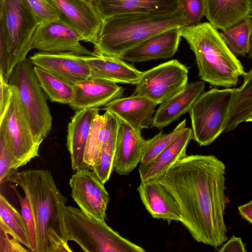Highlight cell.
<instances>
[{
	"mask_svg": "<svg viewBox=\"0 0 252 252\" xmlns=\"http://www.w3.org/2000/svg\"><path fill=\"white\" fill-rule=\"evenodd\" d=\"M33 68L42 90L51 101L71 103L74 94V85L40 67L34 65Z\"/></svg>",
	"mask_w": 252,
	"mask_h": 252,
	"instance_id": "cell-29",
	"label": "cell"
},
{
	"mask_svg": "<svg viewBox=\"0 0 252 252\" xmlns=\"http://www.w3.org/2000/svg\"><path fill=\"white\" fill-rule=\"evenodd\" d=\"M233 91L229 88L204 92L189 111L192 139L200 146L210 145L223 132Z\"/></svg>",
	"mask_w": 252,
	"mask_h": 252,
	"instance_id": "cell-8",
	"label": "cell"
},
{
	"mask_svg": "<svg viewBox=\"0 0 252 252\" xmlns=\"http://www.w3.org/2000/svg\"><path fill=\"white\" fill-rule=\"evenodd\" d=\"M90 69V79L135 85L142 71L117 57L95 53L82 56Z\"/></svg>",
	"mask_w": 252,
	"mask_h": 252,
	"instance_id": "cell-17",
	"label": "cell"
},
{
	"mask_svg": "<svg viewBox=\"0 0 252 252\" xmlns=\"http://www.w3.org/2000/svg\"><path fill=\"white\" fill-rule=\"evenodd\" d=\"M0 228L30 251L28 229L23 217L1 193L0 195Z\"/></svg>",
	"mask_w": 252,
	"mask_h": 252,
	"instance_id": "cell-28",
	"label": "cell"
},
{
	"mask_svg": "<svg viewBox=\"0 0 252 252\" xmlns=\"http://www.w3.org/2000/svg\"><path fill=\"white\" fill-rule=\"evenodd\" d=\"M95 53L120 58L121 56L157 34L190 25L183 10L174 13H128L102 19Z\"/></svg>",
	"mask_w": 252,
	"mask_h": 252,
	"instance_id": "cell-3",
	"label": "cell"
},
{
	"mask_svg": "<svg viewBox=\"0 0 252 252\" xmlns=\"http://www.w3.org/2000/svg\"><path fill=\"white\" fill-rule=\"evenodd\" d=\"M0 228V252H28L22 244Z\"/></svg>",
	"mask_w": 252,
	"mask_h": 252,
	"instance_id": "cell-37",
	"label": "cell"
},
{
	"mask_svg": "<svg viewBox=\"0 0 252 252\" xmlns=\"http://www.w3.org/2000/svg\"><path fill=\"white\" fill-rule=\"evenodd\" d=\"M104 184L87 168L75 171L69 179L71 195L79 208L88 216L105 221L110 197Z\"/></svg>",
	"mask_w": 252,
	"mask_h": 252,
	"instance_id": "cell-12",
	"label": "cell"
},
{
	"mask_svg": "<svg viewBox=\"0 0 252 252\" xmlns=\"http://www.w3.org/2000/svg\"><path fill=\"white\" fill-rule=\"evenodd\" d=\"M186 127V120L181 121L176 127L168 133L160 132L153 137L147 140L143 150L140 164H146L156 157L170 144Z\"/></svg>",
	"mask_w": 252,
	"mask_h": 252,
	"instance_id": "cell-31",
	"label": "cell"
},
{
	"mask_svg": "<svg viewBox=\"0 0 252 252\" xmlns=\"http://www.w3.org/2000/svg\"><path fill=\"white\" fill-rule=\"evenodd\" d=\"M116 141L117 138L102 146L92 170L103 184L109 180L113 170Z\"/></svg>",
	"mask_w": 252,
	"mask_h": 252,
	"instance_id": "cell-32",
	"label": "cell"
},
{
	"mask_svg": "<svg viewBox=\"0 0 252 252\" xmlns=\"http://www.w3.org/2000/svg\"><path fill=\"white\" fill-rule=\"evenodd\" d=\"M119 121L113 170L119 175H127L140 163L147 140L140 131L122 120Z\"/></svg>",
	"mask_w": 252,
	"mask_h": 252,
	"instance_id": "cell-15",
	"label": "cell"
},
{
	"mask_svg": "<svg viewBox=\"0 0 252 252\" xmlns=\"http://www.w3.org/2000/svg\"><path fill=\"white\" fill-rule=\"evenodd\" d=\"M252 8V0H251Z\"/></svg>",
	"mask_w": 252,
	"mask_h": 252,
	"instance_id": "cell-45",
	"label": "cell"
},
{
	"mask_svg": "<svg viewBox=\"0 0 252 252\" xmlns=\"http://www.w3.org/2000/svg\"><path fill=\"white\" fill-rule=\"evenodd\" d=\"M74 86V94L69 104L74 110L98 108L123 96L124 88L117 83L88 79Z\"/></svg>",
	"mask_w": 252,
	"mask_h": 252,
	"instance_id": "cell-20",
	"label": "cell"
},
{
	"mask_svg": "<svg viewBox=\"0 0 252 252\" xmlns=\"http://www.w3.org/2000/svg\"><path fill=\"white\" fill-rule=\"evenodd\" d=\"M252 122V116L249 119V120H248L247 122Z\"/></svg>",
	"mask_w": 252,
	"mask_h": 252,
	"instance_id": "cell-43",
	"label": "cell"
},
{
	"mask_svg": "<svg viewBox=\"0 0 252 252\" xmlns=\"http://www.w3.org/2000/svg\"><path fill=\"white\" fill-rule=\"evenodd\" d=\"M157 105L149 98L135 94L115 99L104 106L103 109L141 131L152 126Z\"/></svg>",
	"mask_w": 252,
	"mask_h": 252,
	"instance_id": "cell-18",
	"label": "cell"
},
{
	"mask_svg": "<svg viewBox=\"0 0 252 252\" xmlns=\"http://www.w3.org/2000/svg\"><path fill=\"white\" fill-rule=\"evenodd\" d=\"M66 238L87 252H144L141 247L121 236L105 222L88 216L80 208L65 206Z\"/></svg>",
	"mask_w": 252,
	"mask_h": 252,
	"instance_id": "cell-5",
	"label": "cell"
},
{
	"mask_svg": "<svg viewBox=\"0 0 252 252\" xmlns=\"http://www.w3.org/2000/svg\"><path fill=\"white\" fill-rule=\"evenodd\" d=\"M119 125L118 118L107 111L103 115L97 114L94 119L83 157L89 169L92 170L102 146L117 138Z\"/></svg>",
	"mask_w": 252,
	"mask_h": 252,
	"instance_id": "cell-26",
	"label": "cell"
},
{
	"mask_svg": "<svg viewBox=\"0 0 252 252\" xmlns=\"http://www.w3.org/2000/svg\"><path fill=\"white\" fill-rule=\"evenodd\" d=\"M29 59L33 65L43 68L73 85L90 77V67L82 56L39 51L30 56Z\"/></svg>",
	"mask_w": 252,
	"mask_h": 252,
	"instance_id": "cell-14",
	"label": "cell"
},
{
	"mask_svg": "<svg viewBox=\"0 0 252 252\" xmlns=\"http://www.w3.org/2000/svg\"><path fill=\"white\" fill-rule=\"evenodd\" d=\"M11 188L13 190L18 200L21 207V214L27 225L29 241L31 245V252H36V226L34 218L27 197L22 196L17 190L16 186L11 185Z\"/></svg>",
	"mask_w": 252,
	"mask_h": 252,
	"instance_id": "cell-34",
	"label": "cell"
},
{
	"mask_svg": "<svg viewBox=\"0 0 252 252\" xmlns=\"http://www.w3.org/2000/svg\"><path fill=\"white\" fill-rule=\"evenodd\" d=\"M12 90L8 82L0 76V118L4 114L9 105Z\"/></svg>",
	"mask_w": 252,
	"mask_h": 252,
	"instance_id": "cell-38",
	"label": "cell"
},
{
	"mask_svg": "<svg viewBox=\"0 0 252 252\" xmlns=\"http://www.w3.org/2000/svg\"><path fill=\"white\" fill-rule=\"evenodd\" d=\"M0 33L6 41L8 74L26 58L39 24L25 0H0Z\"/></svg>",
	"mask_w": 252,
	"mask_h": 252,
	"instance_id": "cell-7",
	"label": "cell"
},
{
	"mask_svg": "<svg viewBox=\"0 0 252 252\" xmlns=\"http://www.w3.org/2000/svg\"><path fill=\"white\" fill-rule=\"evenodd\" d=\"M182 28L170 29L151 36L124 53L120 59L134 63L171 58L178 49Z\"/></svg>",
	"mask_w": 252,
	"mask_h": 252,
	"instance_id": "cell-16",
	"label": "cell"
},
{
	"mask_svg": "<svg viewBox=\"0 0 252 252\" xmlns=\"http://www.w3.org/2000/svg\"><path fill=\"white\" fill-rule=\"evenodd\" d=\"M99 111L98 108L75 111L68 124L66 146L73 171L89 169L83 160L84 153L93 120Z\"/></svg>",
	"mask_w": 252,
	"mask_h": 252,
	"instance_id": "cell-23",
	"label": "cell"
},
{
	"mask_svg": "<svg viewBox=\"0 0 252 252\" xmlns=\"http://www.w3.org/2000/svg\"><path fill=\"white\" fill-rule=\"evenodd\" d=\"M242 85L233 89L230 105L223 126V132L235 129L252 116V68L243 76Z\"/></svg>",
	"mask_w": 252,
	"mask_h": 252,
	"instance_id": "cell-27",
	"label": "cell"
},
{
	"mask_svg": "<svg viewBox=\"0 0 252 252\" xmlns=\"http://www.w3.org/2000/svg\"><path fill=\"white\" fill-rule=\"evenodd\" d=\"M33 67L29 59L21 61L11 71L8 83L15 89L35 140L40 145L51 131L52 117Z\"/></svg>",
	"mask_w": 252,
	"mask_h": 252,
	"instance_id": "cell-6",
	"label": "cell"
},
{
	"mask_svg": "<svg viewBox=\"0 0 252 252\" xmlns=\"http://www.w3.org/2000/svg\"><path fill=\"white\" fill-rule=\"evenodd\" d=\"M181 36L193 52L200 78L211 85L229 88L246 72L218 29L209 22L182 28Z\"/></svg>",
	"mask_w": 252,
	"mask_h": 252,
	"instance_id": "cell-4",
	"label": "cell"
},
{
	"mask_svg": "<svg viewBox=\"0 0 252 252\" xmlns=\"http://www.w3.org/2000/svg\"><path fill=\"white\" fill-rule=\"evenodd\" d=\"M23 190L36 226V252H70L63 210L67 199L57 188L51 172L43 169L15 171L8 179Z\"/></svg>",
	"mask_w": 252,
	"mask_h": 252,
	"instance_id": "cell-2",
	"label": "cell"
},
{
	"mask_svg": "<svg viewBox=\"0 0 252 252\" xmlns=\"http://www.w3.org/2000/svg\"><path fill=\"white\" fill-rule=\"evenodd\" d=\"M238 210L241 216L252 224V199L249 202L240 206Z\"/></svg>",
	"mask_w": 252,
	"mask_h": 252,
	"instance_id": "cell-40",
	"label": "cell"
},
{
	"mask_svg": "<svg viewBox=\"0 0 252 252\" xmlns=\"http://www.w3.org/2000/svg\"><path fill=\"white\" fill-rule=\"evenodd\" d=\"M14 158L10 142L3 121H0V183L8 181L17 170L13 168Z\"/></svg>",
	"mask_w": 252,
	"mask_h": 252,
	"instance_id": "cell-33",
	"label": "cell"
},
{
	"mask_svg": "<svg viewBox=\"0 0 252 252\" xmlns=\"http://www.w3.org/2000/svg\"><path fill=\"white\" fill-rule=\"evenodd\" d=\"M248 54H249V57L251 59H252V34L251 39L250 49V51Z\"/></svg>",
	"mask_w": 252,
	"mask_h": 252,
	"instance_id": "cell-41",
	"label": "cell"
},
{
	"mask_svg": "<svg viewBox=\"0 0 252 252\" xmlns=\"http://www.w3.org/2000/svg\"><path fill=\"white\" fill-rule=\"evenodd\" d=\"M188 74L184 64L177 60H170L142 72L135 94L160 104L187 86Z\"/></svg>",
	"mask_w": 252,
	"mask_h": 252,
	"instance_id": "cell-9",
	"label": "cell"
},
{
	"mask_svg": "<svg viewBox=\"0 0 252 252\" xmlns=\"http://www.w3.org/2000/svg\"><path fill=\"white\" fill-rule=\"evenodd\" d=\"M230 50L238 56H245L250 51L252 34V18L248 16L220 32Z\"/></svg>",
	"mask_w": 252,
	"mask_h": 252,
	"instance_id": "cell-30",
	"label": "cell"
},
{
	"mask_svg": "<svg viewBox=\"0 0 252 252\" xmlns=\"http://www.w3.org/2000/svg\"><path fill=\"white\" fill-rule=\"evenodd\" d=\"M39 23L57 20L62 15L50 0H25Z\"/></svg>",
	"mask_w": 252,
	"mask_h": 252,
	"instance_id": "cell-35",
	"label": "cell"
},
{
	"mask_svg": "<svg viewBox=\"0 0 252 252\" xmlns=\"http://www.w3.org/2000/svg\"><path fill=\"white\" fill-rule=\"evenodd\" d=\"M183 12L190 25L200 23L205 16L206 7L204 0H181Z\"/></svg>",
	"mask_w": 252,
	"mask_h": 252,
	"instance_id": "cell-36",
	"label": "cell"
},
{
	"mask_svg": "<svg viewBox=\"0 0 252 252\" xmlns=\"http://www.w3.org/2000/svg\"><path fill=\"white\" fill-rule=\"evenodd\" d=\"M225 174L224 164L215 156L187 155L158 179L174 197L191 237L214 248L228 238Z\"/></svg>",
	"mask_w": 252,
	"mask_h": 252,
	"instance_id": "cell-1",
	"label": "cell"
},
{
	"mask_svg": "<svg viewBox=\"0 0 252 252\" xmlns=\"http://www.w3.org/2000/svg\"><path fill=\"white\" fill-rule=\"evenodd\" d=\"M219 252H245V245L241 238L233 235L218 250Z\"/></svg>",
	"mask_w": 252,
	"mask_h": 252,
	"instance_id": "cell-39",
	"label": "cell"
},
{
	"mask_svg": "<svg viewBox=\"0 0 252 252\" xmlns=\"http://www.w3.org/2000/svg\"><path fill=\"white\" fill-rule=\"evenodd\" d=\"M81 34L67 21L61 18L39 23L32 41V49L52 53H70L80 56L95 54L83 46Z\"/></svg>",
	"mask_w": 252,
	"mask_h": 252,
	"instance_id": "cell-11",
	"label": "cell"
},
{
	"mask_svg": "<svg viewBox=\"0 0 252 252\" xmlns=\"http://www.w3.org/2000/svg\"><path fill=\"white\" fill-rule=\"evenodd\" d=\"M205 86L203 81L192 82L160 104L154 115L151 126L161 129L189 112L197 98L204 92Z\"/></svg>",
	"mask_w": 252,
	"mask_h": 252,
	"instance_id": "cell-22",
	"label": "cell"
},
{
	"mask_svg": "<svg viewBox=\"0 0 252 252\" xmlns=\"http://www.w3.org/2000/svg\"><path fill=\"white\" fill-rule=\"evenodd\" d=\"M249 17H250L251 18H252V9L251 10V12H250V14L249 15Z\"/></svg>",
	"mask_w": 252,
	"mask_h": 252,
	"instance_id": "cell-42",
	"label": "cell"
},
{
	"mask_svg": "<svg viewBox=\"0 0 252 252\" xmlns=\"http://www.w3.org/2000/svg\"><path fill=\"white\" fill-rule=\"evenodd\" d=\"M137 190L146 209L153 218L169 222L181 221V215L176 201L158 179L141 182Z\"/></svg>",
	"mask_w": 252,
	"mask_h": 252,
	"instance_id": "cell-19",
	"label": "cell"
},
{
	"mask_svg": "<svg viewBox=\"0 0 252 252\" xmlns=\"http://www.w3.org/2000/svg\"><path fill=\"white\" fill-rule=\"evenodd\" d=\"M192 139L191 128L186 127L181 134L150 162L139 167L141 182L159 179L174 164L187 156L186 150Z\"/></svg>",
	"mask_w": 252,
	"mask_h": 252,
	"instance_id": "cell-24",
	"label": "cell"
},
{
	"mask_svg": "<svg viewBox=\"0 0 252 252\" xmlns=\"http://www.w3.org/2000/svg\"><path fill=\"white\" fill-rule=\"evenodd\" d=\"M88 0V1H90V2L93 3L95 0Z\"/></svg>",
	"mask_w": 252,
	"mask_h": 252,
	"instance_id": "cell-44",
	"label": "cell"
},
{
	"mask_svg": "<svg viewBox=\"0 0 252 252\" xmlns=\"http://www.w3.org/2000/svg\"><path fill=\"white\" fill-rule=\"evenodd\" d=\"M62 15L82 36L93 44L100 32L102 20L94 4L87 0H50Z\"/></svg>",
	"mask_w": 252,
	"mask_h": 252,
	"instance_id": "cell-13",
	"label": "cell"
},
{
	"mask_svg": "<svg viewBox=\"0 0 252 252\" xmlns=\"http://www.w3.org/2000/svg\"><path fill=\"white\" fill-rule=\"evenodd\" d=\"M93 3L102 20L128 13H171L182 10L181 0H95Z\"/></svg>",
	"mask_w": 252,
	"mask_h": 252,
	"instance_id": "cell-21",
	"label": "cell"
},
{
	"mask_svg": "<svg viewBox=\"0 0 252 252\" xmlns=\"http://www.w3.org/2000/svg\"><path fill=\"white\" fill-rule=\"evenodd\" d=\"M205 16L217 29L230 28L249 16L251 0H204Z\"/></svg>",
	"mask_w": 252,
	"mask_h": 252,
	"instance_id": "cell-25",
	"label": "cell"
},
{
	"mask_svg": "<svg viewBox=\"0 0 252 252\" xmlns=\"http://www.w3.org/2000/svg\"><path fill=\"white\" fill-rule=\"evenodd\" d=\"M0 121L5 123L14 158L15 170L39 156L40 145L35 141L31 125L21 105L15 89Z\"/></svg>",
	"mask_w": 252,
	"mask_h": 252,
	"instance_id": "cell-10",
	"label": "cell"
}]
</instances>
